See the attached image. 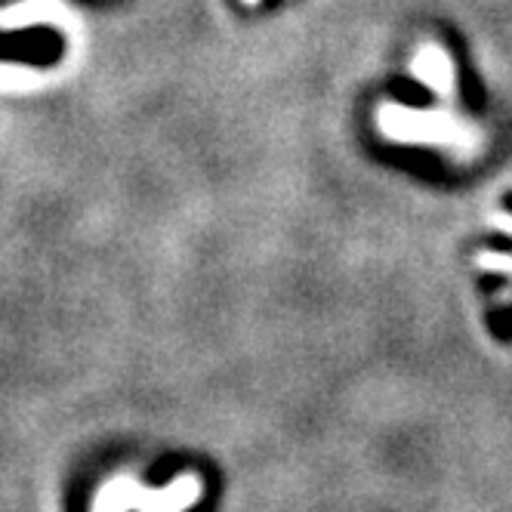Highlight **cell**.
I'll list each match as a JSON object with an SVG mask.
<instances>
[{
	"instance_id": "cell-1",
	"label": "cell",
	"mask_w": 512,
	"mask_h": 512,
	"mask_svg": "<svg viewBox=\"0 0 512 512\" xmlns=\"http://www.w3.org/2000/svg\"><path fill=\"white\" fill-rule=\"evenodd\" d=\"M68 41L56 25H19L0 28V65L19 68H56L65 59Z\"/></svg>"
},
{
	"instance_id": "cell-2",
	"label": "cell",
	"mask_w": 512,
	"mask_h": 512,
	"mask_svg": "<svg viewBox=\"0 0 512 512\" xmlns=\"http://www.w3.org/2000/svg\"><path fill=\"white\" fill-rule=\"evenodd\" d=\"M13 4H22V0H0V7H13Z\"/></svg>"
}]
</instances>
